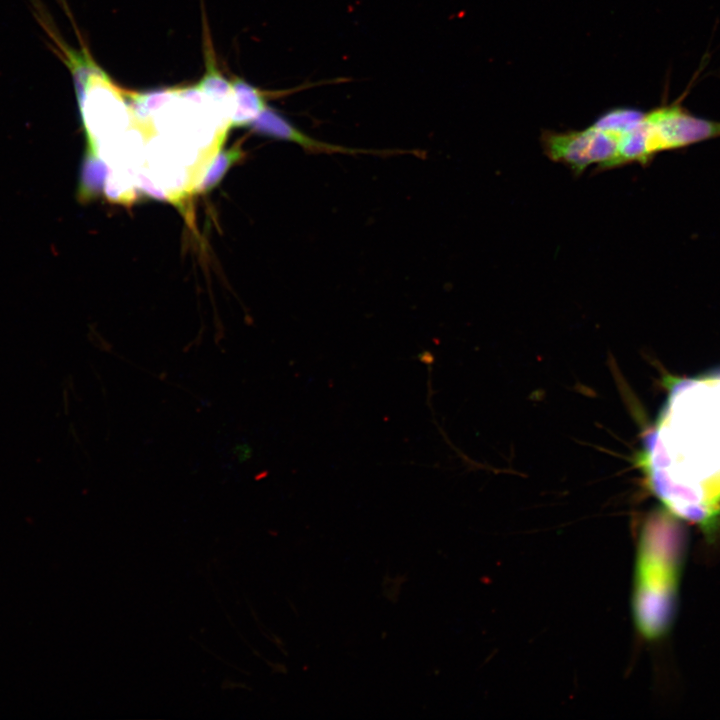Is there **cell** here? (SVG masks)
I'll return each instance as SVG.
<instances>
[{
    "label": "cell",
    "mask_w": 720,
    "mask_h": 720,
    "mask_svg": "<svg viewBox=\"0 0 720 720\" xmlns=\"http://www.w3.org/2000/svg\"><path fill=\"white\" fill-rule=\"evenodd\" d=\"M73 83L88 151L94 152L132 125L124 90L117 87L100 66L74 79Z\"/></svg>",
    "instance_id": "cell-1"
},
{
    "label": "cell",
    "mask_w": 720,
    "mask_h": 720,
    "mask_svg": "<svg viewBox=\"0 0 720 720\" xmlns=\"http://www.w3.org/2000/svg\"><path fill=\"white\" fill-rule=\"evenodd\" d=\"M641 129L650 159L660 152L720 137V122L694 116L679 103L645 113Z\"/></svg>",
    "instance_id": "cell-2"
},
{
    "label": "cell",
    "mask_w": 720,
    "mask_h": 720,
    "mask_svg": "<svg viewBox=\"0 0 720 720\" xmlns=\"http://www.w3.org/2000/svg\"><path fill=\"white\" fill-rule=\"evenodd\" d=\"M618 140L594 126L579 131H545L541 137L546 156L568 166L575 174L582 173L592 164L601 169L612 168Z\"/></svg>",
    "instance_id": "cell-3"
},
{
    "label": "cell",
    "mask_w": 720,
    "mask_h": 720,
    "mask_svg": "<svg viewBox=\"0 0 720 720\" xmlns=\"http://www.w3.org/2000/svg\"><path fill=\"white\" fill-rule=\"evenodd\" d=\"M251 126L257 133L294 142L306 151L312 153H355L360 151L336 146L311 138L270 107H267L251 124Z\"/></svg>",
    "instance_id": "cell-4"
},
{
    "label": "cell",
    "mask_w": 720,
    "mask_h": 720,
    "mask_svg": "<svg viewBox=\"0 0 720 720\" xmlns=\"http://www.w3.org/2000/svg\"><path fill=\"white\" fill-rule=\"evenodd\" d=\"M205 44V72L196 85L210 101L222 124L230 128L234 107L232 82L219 70L210 39H206Z\"/></svg>",
    "instance_id": "cell-5"
},
{
    "label": "cell",
    "mask_w": 720,
    "mask_h": 720,
    "mask_svg": "<svg viewBox=\"0 0 720 720\" xmlns=\"http://www.w3.org/2000/svg\"><path fill=\"white\" fill-rule=\"evenodd\" d=\"M232 82L234 107L230 119V128L251 125L268 107L267 98L271 93L253 86L243 78L234 77Z\"/></svg>",
    "instance_id": "cell-6"
},
{
    "label": "cell",
    "mask_w": 720,
    "mask_h": 720,
    "mask_svg": "<svg viewBox=\"0 0 720 720\" xmlns=\"http://www.w3.org/2000/svg\"><path fill=\"white\" fill-rule=\"evenodd\" d=\"M244 156V151L240 143H236L233 147L223 150L215 156L209 169L206 170L194 192L205 193L218 185L228 169Z\"/></svg>",
    "instance_id": "cell-7"
},
{
    "label": "cell",
    "mask_w": 720,
    "mask_h": 720,
    "mask_svg": "<svg viewBox=\"0 0 720 720\" xmlns=\"http://www.w3.org/2000/svg\"><path fill=\"white\" fill-rule=\"evenodd\" d=\"M135 172L123 168H111L103 192L113 203L131 204L136 199Z\"/></svg>",
    "instance_id": "cell-8"
},
{
    "label": "cell",
    "mask_w": 720,
    "mask_h": 720,
    "mask_svg": "<svg viewBox=\"0 0 720 720\" xmlns=\"http://www.w3.org/2000/svg\"><path fill=\"white\" fill-rule=\"evenodd\" d=\"M110 166L97 155L88 151L85 159L80 185V194L90 199L103 191Z\"/></svg>",
    "instance_id": "cell-9"
},
{
    "label": "cell",
    "mask_w": 720,
    "mask_h": 720,
    "mask_svg": "<svg viewBox=\"0 0 720 720\" xmlns=\"http://www.w3.org/2000/svg\"><path fill=\"white\" fill-rule=\"evenodd\" d=\"M644 114L635 109L618 108L600 116L593 126L620 138L635 128L642 121Z\"/></svg>",
    "instance_id": "cell-10"
},
{
    "label": "cell",
    "mask_w": 720,
    "mask_h": 720,
    "mask_svg": "<svg viewBox=\"0 0 720 720\" xmlns=\"http://www.w3.org/2000/svg\"><path fill=\"white\" fill-rule=\"evenodd\" d=\"M233 454L239 462L246 461L251 456V449L247 444L236 445L233 449Z\"/></svg>",
    "instance_id": "cell-11"
}]
</instances>
